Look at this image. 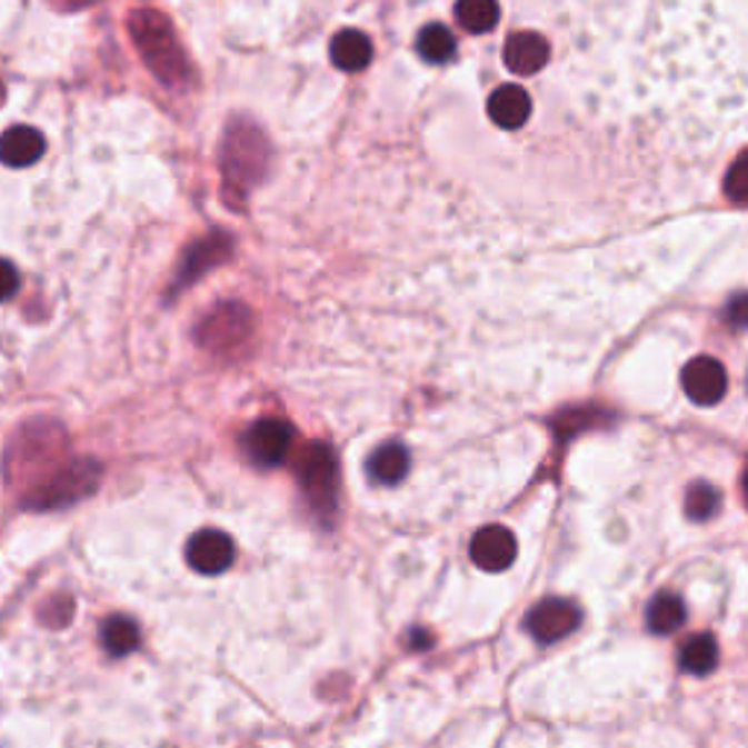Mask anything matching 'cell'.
Returning <instances> with one entry per match:
<instances>
[{
	"label": "cell",
	"mask_w": 748,
	"mask_h": 748,
	"mask_svg": "<svg viewBox=\"0 0 748 748\" xmlns=\"http://www.w3.org/2000/svg\"><path fill=\"white\" fill-rule=\"evenodd\" d=\"M132 32L138 48L143 50L147 62H150V68L158 77L173 82V79L184 73V62H181L173 32H170V24H167L164 18L152 16V12H138L132 18Z\"/></svg>",
	"instance_id": "6da1fadb"
},
{
	"label": "cell",
	"mask_w": 748,
	"mask_h": 748,
	"mask_svg": "<svg viewBox=\"0 0 748 748\" xmlns=\"http://www.w3.org/2000/svg\"><path fill=\"white\" fill-rule=\"evenodd\" d=\"M301 489L313 503L316 512L331 515L337 506V457L322 441H313L296 462Z\"/></svg>",
	"instance_id": "7a4b0ae2"
},
{
	"label": "cell",
	"mask_w": 748,
	"mask_h": 748,
	"mask_svg": "<svg viewBox=\"0 0 748 748\" xmlns=\"http://www.w3.org/2000/svg\"><path fill=\"white\" fill-rule=\"evenodd\" d=\"M292 445V427L281 418H260L243 436V450L260 468H276L287 459Z\"/></svg>",
	"instance_id": "3957f363"
},
{
	"label": "cell",
	"mask_w": 748,
	"mask_h": 748,
	"mask_svg": "<svg viewBox=\"0 0 748 748\" xmlns=\"http://www.w3.org/2000/svg\"><path fill=\"white\" fill-rule=\"evenodd\" d=\"M97 477H100V468L94 462L68 465L62 473H56L44 489H39V497L30 500V506H36V509H59V506L77 503L79 497L94 491Z\"/></svg>",
	"instance_id": "277c9868"
},
{
	"label": "cell",
	"mask_w": 748,
	"mask_h": 748,
	"mask_svg": "<svg viewBox=\"0 0 748 748\" xmlns=\"http://www.w3.org/2000/svg\"><path fill=\"white\" fill-rule=\"evenodd\" d=\"M579 620H582L579 608L568 599H543L529 611L527 629L538 644H556V640L568 638L570 631L579 626Z\"/></svg>",
	"instance_id": "5b68a950"
},
{
	"label": "cell",
	"mask_w": 748,
	"mask_h": 748,
	"mask_svg": "<svg viewBox=\"0 0 748 748\" xmlns=\"http://www.w3.org/2000/svg\"><path fill=\"white\" fill-rule=\"evenodd\" d=\"M184 559L197 574L217 576L226 574L235 561V543L220 529H202L188 541Z\"/></svg>",
	"instance_id": "8992f818"
},
{
	"label": "cell",
	"mask_w": 748,
	"mask_h": 748,
	"mask_svg": "<svg viewBox=\"0 0 748 748\" xmlns=\"http://www.w3.org/2000/svg\"><path fill=\"white\" fill-rule=\"evenodd\" d=\"M681 387H685L690 401L699 403V407H710V403H717L719 398H725L728 375H725L722 362L714 360V357H696V360H690L685 366Z\"/></svg>",
	"instance_id": "52a82bcc"
},
{
	"label": "cell",
	"mask_w": 748,
	"mask_h": 748,
	"mask_svg": "<svg viewBox=\"0 0 748 748\" xmlns=\"http://www.w3.org/2000/svg\"><path fill=\"white\" fill-rule=\"evenodd\" d=\"M515 556H518V541L506 527H486L473 536L471 559L477 568L500 574L512 568Z\"/></svg>",
	"instance_id": "ba28073f"
},
{
	"label": "cell",
	"mask_w": 748,
	"mask_h": 748,
	"mask_svg": "<svg viewBox=\"0 0 748 748\" xmlns=\"http://www.w3.org/2000/svg\"><path fill=\"white\" fill-rule=\"evenodd\" d=\"M547 59H550V44L538 32H515L506 41L503 62L518 77H532V73H538L547 64Z\"/></svg>",
	"instance_id": "9c48e42d"
},
{
	"label": "cell",
	"mask_w": 748,
	"mask_h": 748,
	"mask_svg": "<svg viewBox=\"0 0 748 748\" xmlns=\"http://www.w3.org/2000/svg\"><path fill=\"white\" fill-rule=\"evenodd\" d=\"M532 114V100L520 86H500L489 97V118L500 129H520Z\"/></svg>",
	"instance_id": "30bf717a"
},
{
	"label": "cell",
	"mask_w": 748,
	"mask_h": 748,
	"mask_svg": "<svg viewBox=\"0 0 748 748\" xmlns=\"http://www.w3.org/2000/svg\"><path fill=\"white\" fill-rule=\"evenodd\" d=\"M48 150L44 143V134L32 127H12L3 134V143H0V156H3V164L9 167H30L36 164L41 156Z\"/></svg>",
	"instance_id": "8fae6325"
},
{
	"label": "cell",
	"mask_w": 748,
	"mask_h": 748,
	"mask_svg": "<svg viewBox=\"0 0 748 748\" xmlns=\"http://www.w3.org/2000/svg\"><path fill=\"white\" fill-rule=\"evenodd\" d=\"M375 48L366 32L360 30H339L331 41V59L339 71H362L369 68Z\"/></svg>",
	"instance_id": "7c38bea8"
},
{
	"label": "cell",
	"mask_w": 748,
	"mask_h": 748,
	"mask_svg": "<svg viewBox=\"0 0 748 748\" xmlns=\"http://www.w3.org/2000/svg\"><path fill=\"white\" fill-rule=\"evenodd\" d=\"M369 471L380 486H398L410 471V450L403 448L401 441H387L369 459Z\"/></svg>",
	"instance_id": "4fadbf2b"
},
{
	"label": "cell",
	"mask_w": 748,
	"mask_h": 748,
	"mask_svg": "<svg viewBox=\"0 0 748 748\" xmlns=\"http://www.w3.org/2000/svg\"><path fill=\"white\" fill-rule=\"evenodd\" d=\"M687 608L676 594H658L646 608V626L652 635H672L685 626Z\"/></svg>",
	"instance_id": "5bb4252c"
},
{
	"label": "cell",
	"mask_w": 748,
	"mask_h": 748,
	"mask_svg": "<svg viewBox=\"0 0 748 748\" xmlns=\"http://www.w3.org/2000/svg\"><path fill=\"white\" fill-rule=\"evenodd\" d=\"M681 670L690 672V676H708L714 672V667L719 664V646L717 640L710 638V635H696V638L687 640L681 646Z\"/></svg>",
	"instance_id": "9a60e30c"
},
{
	"label": "cell",
	"mask_w": 748,
	"mask_h": 748,
	"mask_svg": "<svg viewBox=\"0 0 748 748\" xmlns=\"http://www.w3.org/2000/svg\"><path fill=\"white\" fill-rule=\"evenodd\" d=\"M416 50L425 62L445 64L457 53V39H453V32L445 24H427L425 30L418 32Z\"/></svg>",
	"instance_id": "2e32d148"
},
{
	"label": "cell",
	"mask_w": 748,
	"mask_h": 748,
	"mask_svg": "<svg viewBox=\"0 0 748 748\" xmlns=\"http://www.w3.org/2000/svg\"><path fill=\"white\" fill-rule=\"evenodd\" d=\"M100 640H103V649L111 655V658H123V655L138 649V644H141V631H138L134 620H129V617H109V620L103 622Z\"/></svg>",
	"instance_id": "e0dca14e"
},
{
	"label": "cell",
	"mask_w": 748,
	"mask_h": 748,
	"mask_svg": "<svg viewBox=\"0 0 748 748\" xmlns=\"http://www.w3.org/2000/svg\"><path fill=\"white\" fill-rule=\"evenodd\" d=\"M457 21L468 32H489L500 21V3L497 0H459Z\"/></svg>",
	"instance_id": "ac0fdd59"
},
{
	"label": "cell",
	"mask_w": 748,
	"mask_h": 748,
	"mask_svg": "<svg viewBox=\"0 0 748 748\" xmlns=\"http://www.w3.org/2000/svg\"><path fill=\"white\" fill-rule=\"evenodd\" d=\"M246 310L243 308H222L220 313H213L211 319H208L206 325H202V342H208V346H220V337H226V342H231V339L243 337L246 328H249V316H246L243 322H237V316H243Z\"/></svg>",
	"instance_id": "d6986e66"
},
{
	"label": "cell",
	"mask_w": 748,
	"mask_h": 748,
	"mask_svg": "<svg viewBox=\"0 0 748 748\" xmlns=\"http://www.w3.org/2000/svg\"><path fill=\"white\" fill-rule=\"evenodd\" d=\"M719 506H722V495H719V489L708 486V482H696L685 500L687 515L694 520L714 518V515L719 512Z\"/></svg>",
	"instance_id": "ffe728a7"
},
{
	"label": "cell",
	"mask_w": 748,
	"mask_h": 748,
	"mask_svg": "<svg viewBox=\"0 0 748 748\" xmlns=\"http://www.w3.org/2000/svg\"><path fill=\"white\" fill-rule=\"evenodd\" d=\"M725 193H728L734 202H748V152L734 161L731 173L725 179Z\"/></svg>",
	"instance_id": "44dd1931"
},
{
	"label": "cell",
	"mask_w": 748,
	"mask_h": 748,
	"mask_svg": "<svg viewBox=\"0 0 748 748\" xmlns=\"http://www.w3.org/2000/svg\"><path fill=\"white\" fill-rule=\"evenodd\" d=\"M728 322L734 328H748V292L731 299V305H728Z\"/></svg>",
	"instance_id": "7402d4cb"
},
{
	"label": "cell",
	"mask_w": 748,
	"mask_h": 748,
	"mask_svg": "<svg viewBox=\"0 0 748 748\" xmlns=\"http://www.w3.org/2000/svg\"><path fill=\"white\" fill-rule=\"evenodd\" d=\"M7 278H9V285H7V299H9V296H12V292H16V287H18L16 269H12V263H7Z\"/></svg>",
	"instance_id": "603a6c76"
},
{
	"label": "cell",
	"mask_w": 748,
	"mask_h": 748,
	"mask_svg": "<svg viewBox=\"0 0 748 748\" xmlns=\"http://www.w3.org/2000/svg\"><path fill=\"white\" fill-rule=\"evenodd\" d=\"M742 489H746V503H748V471H746V480H742Z\"/></svg>",
	"instance_id": "cb8c5ba5"
},
{
	"label": "cell",
	"mask_w": 748,
	"mask_h": 748,
	"mask_svg": "<svg viewBox=\"0 0 748 748\" xmlns=\"http://www.w3.org/2000/svg\"><path fill=\"white\" fill-rule=\"evenodd\" d=\"M79 3H82V0H71V7H79Z\"/></svg>",
	"instance_id": "d4e9b609"
}]
</instances>
